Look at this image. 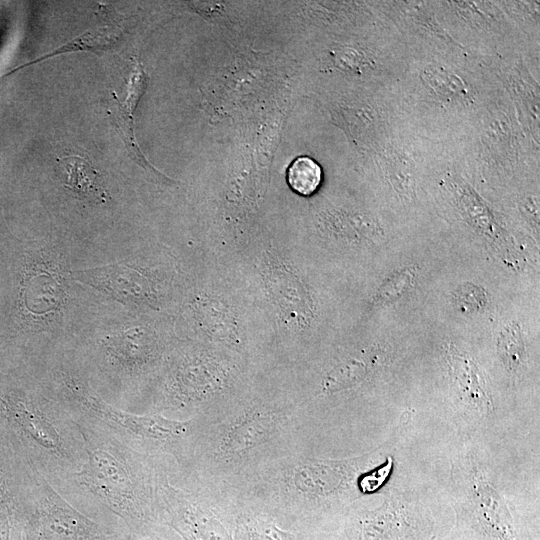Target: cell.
Listing matches in <instances>:
<instances>
[{
  "instance_id": "1",
  "label": "cell",
  "mask_w": 540,
  "mask_h": 540,
  "mask_svg": "<svg viewBox=\"0 0 540 540\" xmlns=\"http://www.w3.org/2000/svg\"><path fill=\"white\" fill-rule=\"evenodd\" d=\"M310 422L291 389L248 383L206 415L188 472L231 484L306 445Z\"/></svg>"
},
{
  "instance_id": "2",
  "label": "cell",
  "mask_w": 540,
  "mask_h": 540,
  "mask_svg": "<svg viewBox=\"0 0 540 540\" xmlns=\"http://www.w3.org/2000/svg\"><path fill=\"white\" fill-rule=\"evenodd\" d=\"M81 433L87 457L75 474L78 482L125 521L130 533L164 525L159 486L166 470L155 456L91 431Z\"/></svg>"
},
{
  "instance_id": "3",
  "label": "cell",
  "mask_w": 540,
  "mask_h": 540,
  "mask_svg": "<svg viewBox=\"0 0 540 540\" xmlns=\"http://www.w3.org/2000/svg\"><path fill=\"white\" fill-rule=\"evenodd\" d=\"M248 383L243 364L232 354H186L170 371L154 410L161 415H179V419L206 416L228 403Z\"/></svg>"
},
{
  "instance_id": "4",
  "label": "cell",
  "mask_w": 540,
  "mask_h": 540,
  "mask_svg": "<svg viewBox=\"0 0 540 540\" xmlns=\"http://www.w3.org/2000/svg\"><path fill=\"white\" fill-rule=\"evenodd\" d=\"M184 486L165 473L159 486L163 524L182 540H235L225 488L185 472Z\"/></svg>"
},
{
  "instance_id": "5",
  "label": "cell",
  "mask_w": 540,
  "mask_h": 540,
  "mask_svg": "<svg viewBox=\"0 0 540 540\" xmlns=\"http://www.w3.org/2000/svg\"><path fill=\"white\" fill-rule=\"evenodd\" d=\"M72 396L95 417L126 431L149 455H170L183 470L188 469L202 430L204 416L176 419L158 413L138 415L118 409L89 388L69 384Z\"/></svg>"
},
{
  "instance_id": "6",
  "label": "cell",
  "mask_w": 540,
  "mask_h": 540,
  "mask_svg": "<svg viewBox=\"0 0 540 540\" xmlns=\"http://www.w3.org/2000/svg\"><path fill=\"white\" fill-rule=\"evenodd\" d=\"M127 537V536H126ZM72 507L43 482L30 526V540H126Z\"/></svg>"
},
{
  "instance_id": "7",
  "label": "cell",
  "mask_w": 540,
  "mask_h": 540,
  "mask_svg": "<svg viewBox=\"0 0 540 540\" xmlns=\"http://www.w3.org/2000/svg\"><path fill=\"white\" fill-rule=\"evenodd\" d=\"M225 488L235 540H304L312 529L283 524L271 514L246 504L235 497L226 486Z\"/></svg>"
},
{
  "instance_id": "8",
  "label": "cell",
  "mask_w": 540,
  "mask_h": 540,
  "mask_svg": "<svg viewBox=\"0 0 540 540\" xmlns=\"http://www.w3.org/2000/svg\"><path fill=\"white\" fill-rule=\"evenodd\" d=\"M3 404L11 421L45 454L58 458L68 455L58 427L44 411L14 396H8Z\"/></svg>"
},
{
  "instance_id": "9",
  "label": "cell",
  "mask_w": 540,
  "mask_h": 540,
  "mask_svg": "<svg viewBox=\"0 0 540 540\" xmlns=\"http://www.w3.org/2000/svg\"><path fill=\"white\" fill-rule=\"evenodd\" d=\"M148 76L137 59L133 60V68L127 85V94L124 101H120L118 96L112 92L117 111L112 114V118L121 131L125 145L133 156L134 160L146 169H153L148 165L146 159L141 153L134 136L133 114L140 101L141 96L146 90Z\"/></svg>"
},
{
  "instance_id": "10",
  "label": "cell",
  "mask_w": 540,
  "mask_h": 540,
  "mask_svg": "<svg viewBox=\"0 0 540 540\" xmlns=\"http://www.w3.org/2000/svg\"><path fill=\"white\" fill-rule=\"evenodd\" d=\"M75 275L78 276L77 279L118 299L139 298L147 292V282L143 276L125 264L77 271Z\"/></svg>"
},
{
  "instance_id": "11",
  "label": "cell",
  "mask_w": 540,
  "mask_h": 540,
  "mask_svg": "<svg viewBox=\"0 0 540 540\" xmlns=\"http://www.w3.org/2000/svg\"><path fill=\"white\" fill-rule=\"evenodd\" d=\"M56 168L63 185L77 197L106 203L108 193L104 189L100 173L85 158L78 155L57 158Z\"/></svg>"
},
{
  "instance_id": "12",
  "label": "cell",
  "mask_w": 540,
  "mask_h": 540,
  "mask_svg": "<svg viewBox=\"0 0 540 540\" xmlns=\"http://www.w3.org/2000/svg\"><path fill=\"white\" fill-rule=\"evenodd\" d=\"M123 36V32L120 28L112 25H105L101 27H97L95 29H90L86 32H84L79 37L73 39L69 43L55 49L54 51L45 54L37 60H34L30 63H27L25 65H30L32 63H36L45 59H48L50 57L60 55L63 53L68 52H75V51H92V52H98V51H106L108 49H111L115 47L119 41L121 40ZM23 65V66H25ZM22 66V67H23Z\"/></svg>"
},
{
  "instance_id": "13",
  "label": "cell",
  "mask_w": 540,
  "mask_h": 540,
  "mask_svg": "<svg viewBox=\"0 0 540 540\" xmlns=\"http://www.w3.org/2000/svg\"><path fill=\"white\" fill-rule=\"evenodd\" d=\"M453 366L465 399L480 414L488 416L493 410L491 398L479 383L473 366L459 358H455Z\"/></svg>"
},
{
  "instance_id": "14",
  "label": "cell",
  "mask_w": 540,
  "mask_h": 540,
  "mask_svg": "<svg viewBox=\"0 0 540 540\" xmlns=\"http://www.w3.org/2000/svg\"><path fill=\"white\" fill-rule=\"evenodd\" d=\"M321 180L322 170L320 165L309 157H298L288 168V184L300 195L308 196L313 194L318 189Z\"/></svg>"
},
{
  "instance_id": "15",
  "label": "cell",
  "mask_w": 540,
  "mask_h": 540,
  "mask_svg": "<svg viewBox=\"0 0 540 540\" xmlns=\"http://www.w3.org/2000/svg\"><path fill=\"white\" fill-rule=\"evenodd\" d=\"M169 527L157 525L138 533H129L126 540H182Z\"/></svg>"
},
{
  "instance_id": "16",
  "label": "cell",
  "mask_w": 540,
  "mask_h": 540,
  "mask_svg": "<svg viewBox=\"0 0 540 540\" xmlns=\"http://www.w3.org/2000/svg\"><path fill=\"white\" fill-rule=\"evenodd\" d=\"M10 498L0 482V540H8L10 534Z\"/></svg>"
}]
</instances>
